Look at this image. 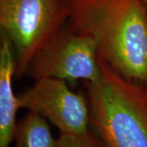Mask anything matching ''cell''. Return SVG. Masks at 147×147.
<instances>
[{"label": "cell", "instance_id": "cell-1", "mask_svg": "<svg viewBox=\"0 0 147 147\" xmlns=\"http://www.w3.org/2000/svg\"><path fill=\"white\" fill-rule=\"evenodd\" d=\"M68 26L94 39L98 58L147 86V9L142 0H68Z\"/></svg>", "mask_w": 147, "mask_h": 147}, {"label": "cell", "instance_id": "cell-2", "mask_svg": "<svg viewBox=\"0 0 147 147\" xmlns=\"http://www.w3.org/2000/svg\"><path fill=\"white\" fill-rule=\"evenodd\" d=\"M99 61L100 81L84 82L90 127L107 147H147V86L123 77Z\"/></svg>", "mask_w": 147, "mask_h": 147}, {"label": "cell", "instance_id": "cell-3", "mask_svg": "<svg viewBox=\"0 0 147 147\" xmlns=\"http://www.w3.org/2000/svg\"><path fill=\"white\" fill-rule=\"evenodd\" d=\"M68 0H0V32L10 41L16 78L24 76L42 46L67 23Z\"/></svg>", "mask_w": 147, "mask_h": 147}, {"label": "cell", "instance_id": "cell-4", "mask_svg": "<svg viewBox=\"0 0 147 147\" xmlns=\"http://www.w3.org/2000/svg\"><path fill=\"white\" fill-rule=\"evenodd\" d=\"M101 75L95 40L74 31L67 23L42 46L24 74L34 80L62 79L69 84L78 80L96 84Z\"/></svg>", "mask_w": 147, "mask_h": 147}, {"label": "cell", "instance_id": "cell-5", "mask_svg": "<svg viewBox=\"0 0 147 147\" xmlns=\"http://www.w3.org/2000/svg\"><path fill=\"white\" fill-rule=\"evenodd\" d=\"M21 109L46 119L60 134H77L90 128L89 103L84 92H75L62 79L42 78L18 95Z\"/></svg>", "mask_w": 147, "mask_h": 147}, {"label": "cell", "instance_id": "cell-6", "mask_svg": "<svg viewBox=\"0 0 147 147\" xmlns=\"http://www.w3.org/2000/svg\"><path fill=\"white\" fill-rule=\"evenodd\" d=\"M16 77V61L8 38L0 37V147L12 145L16 131V115L19 109L18 96L13 90Z\"/></svg>", "mask_w": 147, "mask_h": 147}, {"label": "cell", "instance_id": "cell-7", "mask_svg": "<svg viewBox=\"0 0 147 147\" xmlns=\"http://www.w3.org/2000/svg\"><path fill=\"white\" fill-rule=\"evenodd\" d=\"M12 147H56L49 122L32 111L17 121Z\"/></svg>", "mask_w": 147, "mask_h": 147}, {"label": "cell", "instance_id": "cell-8", "mask_svg": "<svg viewBox=\"0 0 147 147\" xmlns=\"http://www.w3.org/2000/svg\"><path fill=\"white\" fill-rule=\"evenodd\" d=\"M56 147H107L104 141L91 127L77 134H60Z\"/></svg>", "mask_w": 147, "mask_h": 147}, {"label": "cell", "instance_id": "cell-9", "mask_svg": "<svg viewBox=\"0 0 147 147\" xmlns=\"http://www.w3.org/2000/svg\"><path fill=\"white\" fill-rule=\"evenodd\" d=\"M143 1V3H144V4L146 6V7L147 9V0H142Z\"/></svg>", "mask_w": 147, "mask_h": 147}]
</instances>
